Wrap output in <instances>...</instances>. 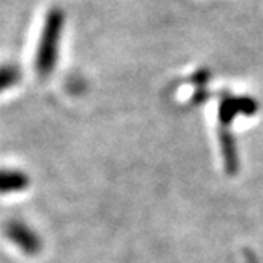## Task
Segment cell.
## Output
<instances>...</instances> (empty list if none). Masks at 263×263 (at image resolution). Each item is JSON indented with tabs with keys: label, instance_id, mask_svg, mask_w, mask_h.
<instances>
[{
	"label": "cell",
	"instance_id": "1",
	"mask_svg": "<svg viewBox=\"0 0 263 263\" xmlns=\"http://www.w3.org/2000/svg\"><path fill=\"white\" fill-rule=\"evenodd\" d=\"M62 30H64V13L58 8H54L46 16L43 32L40 36L39 51H36V58H35V68L42 77L49 74L55 62H58Z\"/></svg>",
	"mask_w": 263,
	"mask_h": 263
},
{
	"label": "cell",
	"instance_id": "2",
	"mask_svg": "<svg viewBox=\"0 0 263 263\" xmlns=\"http://www.w3.org/2000/svg\"><path fill=\"white\" fill-rule=\"evenodd\" d=\"M4 233L8 241H11L14 246L26 255H39L43 249V239L36 233L29 223L21 219H10L7 220Z\"/></svg>",
	"mask_w": 263,
	"mask_h": 263
},
{
	"label": "cell",
	"instance_id": "3",
	"mask_svg": "<svg viewBox=\"0 0 263 263\" xmlns=\"http://www.w3.org/2000/svg\"><path fill=\"white\" fill-rule=\"evenodd\" d=\"M258 109V103L252 97H232V96H223L220 99L219 105V121L220 127H229L232 125L233 119L236 116H254Z\"/></svg>",
	"mask_w": 263,
	"mask_h": 263
},
{
	"label": "cell",
	"instance_id": "4",
	"mask_svg": "<svg viewBox=\"0 0 263 263\" xmlns=\"http://www.w3.org/2000/svg\"><path fill=\"white\" fill-rule=\"evenodd\" d=\"M30 176L20 168H0V195L20 194L29 189Z\"/></svg>",
	"mask_w": 263,
	"mask_h": 263
},
{
	"label": "cell",
	"instance_id": "5",
	"mask_svg": "<svg viewBox=\"0 0 263 263\" xmlns=\"http://www.w3.org/2000/svg\"><path fill=\"white\" fill-rule=\"evenodd\" d=\"M219 143H220V151L225 163V170L229 175H235L238 172V149L235 138L229 127H219Z\"/></svg>",
	"mask_w": 263,
	"mask_h": 263
},
{
	"label": "cell",
	"instance_id": "6",
	"mask_svg": "<svg viewBox=\"0 0 263 263\" xmlns=\"http://www.w3.org/2000/svg\"><path fill=\"white\" fill-rule=\"evenodd\" d=\"M21 78V71L16 65H0V93L17 84Z\"/></svg>",
	"mask_w": 263,
	"mask_h": 263
}]
</instances>
